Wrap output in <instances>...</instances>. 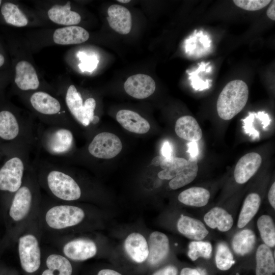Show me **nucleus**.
Returning <instances> with one entry per match:
<instances>
[{
	"instance_id": "b1692460",
	"label": "nucleus",
	"mask_w": 275,
	"mask_h": 275,
	"mask_svg": "<svg viewBox=\"0 0 275 275\" xmlns=\"http://www.w3.org/2000/svg\"><path fill=\"white\" fill-rule=\"evenodd\" d=\"M256 275H272L275 272L272 252L265 244L260 245L256 253Z\"/></svg>"
},
{
	"instance_id": "e433bc0d",
	"label": "nucleus",
	"mask_w": 275,
	"mask_h": 275,
	"mask_svg": "<svg viewBox=\"0 0 275 275\" xmlns=\"http://www.w3.org/2000/svg\"><path fill=\"white\" fill-rule=\"evenodd\" d=\"M96 102L94 98H88L84 102L83 105V126L87 127L92 124L94 117V111Z\"/></svg>"
},
{
	"instance_id": "cd10ccee",
	"label": "nucleus",
	"mask_w": 275,
	"mask_h": 275,
	"mask_svg": "<svg viewBox=\"0 0 275 275\" xmlns=\"http://www.w3.org/2000/svg\"><path fill=\"white\" fill-rule=\"evenodd\" d=\"M261 204V198L256 193H251L246 197L240 211L237 226L242 228L246 225L257 213Z\"/></svg>"
},
{
	"instance_id": "37998d69",
	"label": "nucleus",
	"mask_w": 275,
	"mask_h": 275,
	"mask_svg": "<svg viewBox=\"0 0 275 275\" xmlns=\"http://www.w3.org/2000/svg\"><path fill=\"white\" fill-rule=\"evenodd\" d=\"M188 150L190 157H197L199 153L198 146L196 142L191 141L187 144Z\"/></svg>"
},
{
	"instance_id": "aec40b11",
	"label": "nucleus",
	"mask_w": 275,
	"mask_h": 275,
	"mask_svg": "<svg viewBox=\"0 0 275 275\" xmlns=\"http://www.w3.org/2000/svg\"><path fill=\"white\" fill-rule=\"evenodd\" d=\"M177 229L182 235L195 241L202 240L208 234V231L201 221L186 215H181L179 219Z\"/></svg>"
},
{
	"instance_id": "de8ad7c7",
	"label": "nucleus",
	"mask_w": 275,
	"mask_h": 275,
	"mask_svg": "<svg viewBox=\"0 0 275 275\" xmlns=\"http://www.w3.org/2000/svg\"><path fill=\"white\" fill-rule=\"evenodd\" d=\"M180 275H201V274L195 269L186 267L181 270Z\"/></svg>"
},
{
	"instance_id": "a19ab883",
	"label": "nucleus",
	"mask_w": 275,
	"mask_h": 275,
	"mask_svg": "<svg viewBox=\"0 0 275 275\" xmlns=\"http://www.w3.org/2000/svg\"><path fill=\"white\" fill-rule=\"evenodd\" d=\"M178 269L174 265H168L155 271L152 275H177Z\"/></svg>"
},
{
	"instance_id": "7ed1b4c3",
	"label": "nucleus",
	"mask_w": 275,
	"mask_h": 275,
	"mask_svg": "<svg viewBox=\"0 0 275 275\" xmlns=\"http://www.w3.org/2000/svg\"><path fill=\"white\" fill-rule=\"evenodd\" d=\"M249 98V88L242 80L229 82L220 93L216 102L219 117L229 120L238 114L245 106Z\"/></svg>"
},
{
	"instance_id": "c85d7f7f",
	"label": "nucleus",
	"mask_w": 275,
	"mask_h": 275,
	"mask_svg": "<svg viewBox=\"0 0 275 275\" xmlns=\"http://www.w3.org/2000/svg\"><path fill=\"white\" fill-rule=\"evenodd\" d=\"M256 242V236L250 229L243 230L234 236L232 245L235 253L243 256L250 253Z\"/></svg>"
},
{
	"instance_id": "f3484780",
	"label": "nucleus",
	"mask_w": 275,
	"mask_h": 275,
	"mask_svg": "<svg viewBox=\"0 0 275 275\" xmlns=\"http://www.w3.org/2000/svg\"><path fill=\"white\" fill-rule=\"evenodd\" d=\"M89 38V34L83 28L71 25L59 28L55 30L53 40L55 43L60 45L79 44Z\"/></svg>"
},
{
	"instance_id": "4c0bfd02",
	"label": "nucleus",
	"mask_w": 275,
	"mask_h": 275,
	"mask_svg": "<svg viewBox=\"0 0 275 275\" xmlns=\"http://www.w3.org/2000/svg\"><path fill=\"white\" fill-rule=\"evenodd\" d=\"M235 5L244 10L248 11H256L260 10L268 5L270 0H234Z\"/></svg>"
},
{
	"instance_id": "1a4fd4ad",
	"label": "nucleus",
	"mask_w": 275,
	"mask_h": 275,
	"mask_svg": "<svg viewBox=\"0 0 275 275\" xmlns=\"http://www.w3.org/2000/svg\"><path fill=\"white\" fill-rule=\"evenodd\" d=\"M124 88L129 95L136 99H145L154 92L156 85L154 79L149 75L137 74L127 79Z\"/></svg>"
},
{
	"instance_id": "ea45409f",
	"label": "nucleus",
	"mask_w": 275,
	"mask_h": 275,
	"mask_svg": "<svg viewBox=\"0 0 275 275\" xmlns=\"http://www.w3.org/2000/svg\"><path fill=\"white\" fill-rule=\"evenodd\" d=\"M255 117L254 112L250 113L249 115L243 120V127L245 133L249 134L253 139L259 138V132L255 129L253 124Z\"/></svg>"
},
{
	"instance_id": "09e8293b",
	"label": "nucleus",
	"mask_w": 275,
	"mask_h": 275,
	"mask_svg": "<svg viewBox=\"0 0 275 275\" xmlns=\"http://www.w3.org/2000/svg\"><path fill=\"white\" fill-rule=\"evenodd\" d=\"M97 275H122L120 273L118 272L113 269H103L100 270Z\"/></svg>"
},
{
	"instance_id": "864d4df0",
	"label": "nucleus",
	"mask_w": 275,
	"mask_h": 275,
	"mask_svg": "<svg viewBox=\"0 0 275 275\" xmlns=\"http://www.w3.org/2000/svg\"><path fill=\"white\" fill-rule=\"evenodd\" d=\"M2 1L0 0V6H1V4H2Z\"/></svg>"
},
{
	"instance_id": "2f4dec72",
	"label": "nucleus",
	"mask_w": 275,
	"mask_h": 275,
	"mask_svg": "<svg viewBox=\"0 0 275 275\" xmlns=\"http://www.w3.org/2000/svg\"><path fill=\"white\" fill-rule=\"evenodd\" d=\"M197 69L188 72L189 79L194 89L203 91L209 88L212 80L204 78L207 74L211 72L212 67L210 63L202 62L198 64Z\"/></svg>"
},
{
	"instance_id": "a211bd4d",
	"label": "nucleus",
	"mask_w": 275,
	"mask_h": 275,
	"mask_svg": "<svg viewBox=\"0 0 275 275\" xmlns=\"http://www.w3.org/2000/svg\"><path fill=\"white\" fill-rule=\"evenodd\" d=\"M186 53L194 58L208 54L211 50V40L209 35L202 31L195 30L185 42Z\"/></svg>"
},
{
	"instance_id": "8fccbe9b",
	"label": "nucleus",
	"mask_w": 275,
	"mask_h": 275,
	"mask_svg": "<svg viewBox=\"0 0 275 275\" xmlns=\"http://www.w3.org/2000/svg\"><path fill=\"white\" fill-rule=\"evenodd\" d=\"M164 157L162 156H157L153 158L151 161V164L154 166H160V164Z\"/></svg>"
},
{
	"instance_id": "20e7f679",
	"label": "nucleus",
	"mask_w": 275,
	"mask_h": 275,
	"mask_svg": "<svg viewBox=\"0 0 275 275\" xmlns=\"http://www.w3.org/2000/svg\"><path fill=\"white\" fill-rule=\"evenodd\" d=\"M0 138L33 147L37 143V133L34 124L20 121L10 111L2 110L0 111Z\"/></svg>"
},
{
	"instance_id": "4be33fe9",
	"label": "nucleus",
	"mask_w": 275,
	"mask_h": 275,
	"mask_svg": "<svg viewBox=\"0 0 275 275\" xmlns=\"http://www.w3.org/2000/svg\"><path fill=\"white\" fill-rule=\"evenodd\" d=\"M47 14L52 22L59 24L71 26L78 24L81 21L80 15L71 10L70 2L64 6L56 5L52 6Z\"/></svg>"
},
{
	"instance_id": "423d86ee",
	"label": "nucleus",
	"mask_w": 275,
	"mask_h": 275,
	"mask_svg": "<svg viewBox=\"0 0 275 275\" xmlns=\"http://www.w3.org/2000/svg\"><path fill=\"white\" fill-rule=\"evenodd\" d=\"M84 217L85 213L79 207L59 205L51 208L47 212L45 219L50 227L61 229L79 224Z\"/></svg>"
},
{
	"instance_id": "f8f14e48",
	"label": "nucleus",
	"mask_w": 275,
	"mask_h": 275,
	"mask_svg": "<svg viewBox=\"0 0 275 275\" xmlns=\"http://www.w3.org/2000/svg\"><path fill=\"white\" fill-rule=\"evenodd\" d=\"M148 263L156 265L162 262L169 252V241L167 236L158 231L152 232L148 240Z\"/></svg>"
},
{
	"instance_id": "5701e85b",
	"label": "nucleus",
	"mask_w": 275,
	"mask_h": 275,
	"mask_svg": "<svg viewBox=\"0 0 275 275\" xmlns=\"http://www.w3.org/2000/svg\"><path fill=\"white\" fill-rule=\"evenodd\" d=\"M204 220L212 229L217 228L221 232L229 231L233 224L232 215L224 209L215 207L205 214Z\"/></svg>"
},
{
	"instance_id": "603ef678",
	"label": "nucleus",
	"mask_w": 275,
	"mask_h": 275,
	"mask_svg": "<svg viewBox=\"0 0 275 275\" xmlns=\"http://www.w3.org/2000/svg\"><path fill=\"white\" fill-rule=\"evenodd\" d=\"M118 2L122 3H127L130 2V0H118Z\"/></svg>"
},
{
	"instance_id": "7c9ffc66",
	"label": "nucleus",
	"mask_w": 275,
	"mask_h": 275,
	"mask_svg": "<svg viewBox=\"0 0 275 275\" xmlns=\"http://www.w3.org/2000/svg\"><path fill=\"white\" fill-rule=\"evenodd\" d=\"M47 269L42 275H71L72 265L65 257L57 254H52L46 259Z\"/></svg>"
},
{
	"instance_id": "bb28decb",
	"label": "nucleus",
	"mask_w": 275,
	"mask_h": 275,
	"mask_svg": "<svg viewBox=\"0 0 275 275\" xmlns=\"http://www.w3.org/2000/svg\"><path fill=\"white\" fill-rule=\"evenodd\" d=\"M65 102L72 116L80 125L83 126V99L80 93L73 85H70L67 90Z\"/></svg>"
},
{
	"instance_id": "473e14b6",
	"label": "nucleus",
	"mask_w": 275,
	"mask_h": 275,
	"mask_svg": "<svg viewBox=\"0 0 275 275\" xmlns=\"http://www.w3.org/2000/svg\"><path fill=\"white\" fill-rule=\"evenodd\" d=\"M1 13L5 21L8 24L17 27H22L28 23L27 17L13 3H4L1 8Z\"/></svg>"
},
{
	"instance_id": "c9c22d12",
	"label": "nucleus",
	"mask_w": 275,
	"mask_h": 275,
	"mask_svg": "<svg viewBox=\"0 0 275 275\" xmlns=\"http://www.w3.org/2000/svg\"><path fill=\"white\" fill-rule=\"evenodd\" d=\"M212 245L207 241H193L188 245L187 255L193 261L197 260L199 257L209 259L211 257Z\"/></svg>"
},
{
	"instance_id": "58836bf2",
	"label": "nucleus",
	"mask_w": 275,
	"mask_h": 275,
	"mask_svg": "<svg viewBox=\"0 0 275 275\" xmlns=\"http://www.w3.org/2000/svg\"><path fill=\"white\" fill-rule=\"evenodd\" d=\"M77 56L81 61V64L79 65V67L82 71L85 70L89 72L93 71L98 63V61L95 57L87 56L81 52H79Z\"/></svg>"
},
{
	"instance_id": "9d476101",
	"label": "nucleus",
	"mask_w": 275,
	"mask_h": 275,
	"mask_svg": "<svg viewBox=\"0 0 275 275\" xmlns=\"http://www.w3.org/2000/svg\"><path fill=\"white\" fill-rule=\"evenodd\" d=\"M262 163L261 155L250 152L241 157L234 169L235 181L239 184L246 182L258 171Z\"/></svg>"
},
{
	"instance_id": "6ab92c4d",
	"label": "nucleus",
	"mask_w": 275,
	"mask_h": 275,
	"mask_svg": "<svg viewBox=\"0 0 275 275\" xmlns=\"http://www.w3.org/2000/svg\"><path fill=\"white\" fill-rule=\"evenodd\" d=\"M124 248L128 256L136 263H142L148 258V243L140 233H132L129 235L125 240Z\"/></svg>"
},
{
	"instance_id": "412c9836",
	"label": "nucleus",
	"mask_w": 275,
	"mask_h": 275,
	"mask_svg": "<svg viewBox=\"0 0 275 275\" xmlns=\"http://www.w3.org/2000/svg\"><path fill=\"white\" fill-rule=\"evenodd\" d=\"M175 131L179 138L189 142L198 141L203 135L198 122L190 116L180 117L175 123Z\"/></svg>"
},
{
	"instance_id": "2eb2a0df",
	"label": "nucleus",
	"mask_w": 275,
	"mask_h": 275,
	"mask_svg": "<svg viewBox=\"0 0 275 275\" xmlns=\"http://www.w3.org/2000/svg\"><path fill=\"white\" fill-rule=\"evenodd\" d=\"M33 195L29 187L21 185L15 193L11 205L9 215L15 221L23 219L29 212Z\"/></svg>"
},
{
	"instance_id": "dca6fc26",
	"label": "nucleus",
	"mask_w": 275,
	"mask_h": 275,
	"mask_svg": "<svg viewBox=\"0 0 275 275\" xmlns=\"http://www.w3.org/2000/svg\"><path fill=\"white\" fill-rule=\"evenodd\" d=\"M116 119L124 128L133 133H146L150 128L147 120L130 110H120L117 113Z\"/></svg>"
},
{
	"instance_id": "ddd939ff",
	"label": "nucleus",
	"mask_w": 275,
	"mask_h": 275,
	"mask_svg": "<svg viewBox=\"0 0 275 275\" xmlns=\"http://www.w3.org/2000/svg\"><path fill=\"white\" fill-rule=\"evenodd\" d=\"M14 81L18 88L22 91L35 90L40 85L34 67L30 62L24 60L19 61L15 66Z\"/></svg>"
},
{
	"instance_id": "79ce46f5",
	"label": "nucleus",
	"mask_w": 275,
	"mask_h": 275,
	"mask_svg": "<svg viewBox=\"0 0 275 275\" xmlns=\"http://www.w3.org/2000/svg\"><path fill=\"white\" fill-rule=\"evenodd\" d=\"M256 116L261 121L263 125V128H265L270 122V119L268 115L265 112H259L256 113Z\"/></svg>"
},
{
	"instance_id": "49530a36",
	"label": "nucleus",
	"mask_w": 275,
	"mask_h": 275,
	"mask_svg": "<svg viewBox=\"0 0 275 275\" xmlns=\"http://www.w3.org/2000/svg\"><path fill=\"white\" fill-rule=\"evenodd\" d=\"M274 8H275V1H273L271 3L266 12V14H267V17L273 21L275 20Z\"/></svg>"
},
{
	"instance_id": "c03bdc74",
	"label": "nucleus",
	"mask_w": 275,
	"mask_h": 275,
	"mask_svg": "<svg viewBox=\"0 0 275 275\" xmlns=\"http://www.w3.org/2000/svg\"><path fill=\"white\" fill-rule=\"evenodd\" d=\"M161 153L162 156L165 158L171 156L172 148L169 142L166 141L163 143L161 148Z\"/></svg>"
},
{
	"instance_id": "a18cd8bd",
	"label": "nucleus",
	"mask_w": 275,
	"mask_h": 275,
	"mask_svg": "<svg viewBox=\"0 0 275 275\" xmlns=\"http://www.w3.org/2000/svg\"><path fill=\"white\" fill-rule=\"evenodd\" d=\"M268 201L271 206L275 208V183L274 182L271 186L268 192Z\"/></svg>"
},
{
	"instance_id": "c756f323",
	"label": "nucleus",
	"mask_w": 275,
	"mask_h": 275,
	"mask_svg": "<svg viewBox=\"0 0 275 275\" xmlns=\"http://www.w3.org/2000/svg\"><path fill=\"white\" fill-rule=\"evenodd\" d=\"M184 170L178 175L171 179L169 186L172 189L180 188L191 182L197 177L198 172L197 157H190Z\"/></svg>"
},
{
	"instance_id": "3c124183",
	"label": "nucleus",
	"mask_w": 275,
	"mask_h": 275,
	"mask_svg": "<svg viewBox=\"0 0 275 275\" xmlns=\"http://www.w3.org/2000/svg\"><path fill=\"white\" fill-rule=\"evenodd\" d=\"M5 62V58L4 56L0 53V67H2Z\"/></svg>"
},
{
	"instance_id": "39448f33",
	"label": "nucleus",
	"mask_w": 275,
	"mask_h": 275,
	"mask_svg": "<svg viewBox=\"0 0 275 275\" xmlns=\"http://www.w3.org/2000/svg\"><path fill=\"white\" fill-rule=\"evenodd\" d=\"M30 104L48 126H60L70 129V125L61 116L62 106L59 101L49 94L38 91L30 97Z\"/></svg>"
},
{
	"instance_id": "f257e3e1",
	"label": "nucleus",
	"mask_w": 275,
	"mask_h": 275,
	"mask_svg": "<svg viewBox=\"0 0 275 275\" xmlns=\"http://www.w3.org/2000/svg\"><path fill=\"white\" fill-rule=\"evenodd\" d=\"M32 146L18 143L14 154L0 168V190L16 193L21 186L24 175L32 166L30 160Z\"/></svg>"
},
{
	"instance_id": "393cba45",
	"label": "nucleus",
	"mask_w": 275,
	"mask_h": 275,
	"mask_svg": "<svg viewBox=\"0 0 275 275\" xmlns=\"http://www.w3.org/2000/svg\"><path fill=\"white\" fill-rule=\"evenodd\" d=\"M210 197L209 191L201 187H193L182 191L178 196V200L190 206L203 207L207 204Z\"/></svg>"
},
{
	"instance_id": "f03ea898",
	"label": "nucleus",
	"mask_w": 275,
	"mask_h": 275,
	"mask_svg": "<svg viewBox=\"0 0 275 275\" xmlns=\"http://www.w3.org/2000/svg\"><path fill=\"white\" fill-rule=\"evenodd\" d=\"M37 129V143L46 154L62 160L73 150L74 141L71 129L60 126Z\"/></svg>"
},
{
	"instance_id": "6e6552de",
	"label": "nucleus",
	"mask_w": 275,
	"mask_h": 275,
	"mask_svg": "<svg viewBox=\"0 0 275 275\" xmlns=\"http://www.w3.org/2000/svg\"><path fill=\"white\" fill-rule=\"evenodd\" d=\"M18 251L22 269L29 273L36 271L41 263L40 250L37 238L31 234L21 237Z\"/></svg>"
},
{
	"instance_id": "0eeeda50",
	"label": "nucleus",
	"mask_w": 275,
	"mask_h": 275,
	"mask_svg": "<svg viewBox=\"0 0 275 275\" xmlns=\"http://www.w3.org/2000/svg\"><path fill=\"white\" fill-rule=\"evenodd\" d=\"M120 139L114 133L102 132L96 134L88 146V151L92 156L100 159H111L122 150Z\"/></svg>"
},
{
	"instance_id": "9b49d317",
	"label": "nucleus",
	"mask_w": 275,
	"mask_h": 275,
	"mask_svg": "<svg viewBox=\"0 0 275 275\" xmlns=\"http://www.w3.org/2000/svg\"><path fill=\"white\" fill-rule=\"evenodd\" d=\"M107 20L109 26L116 32L126 35L132 27V17L130 11L125 7L113 5L107 10Z\"/></svg>"
},
{
	"instance_id": "72a5a7b5",
	"label": "nucleus",
	"mask_w": 275,
	"mask_h": 275,
	"mask_svg": "<svg viewBox=\"0 0 275 275\" xmlns=\"http://www.w3.org/2000/svg\"><path fill=\"white\" fill-rule=\"evenodd\" d=\"M257 227L265 244L273 248L275 245V227L272 218L262 215L257 221Z\"/></svg>"
},
{
	"instance_id": "a878e982",
	"label": "nucleus",
	"mask_w": 275,
	"mask_h": 275,
	"mask_svg": "<svg viewBox=\"0 0 275 275\" xmlns=\"http://www.w3.org/2000/svg\"><path fill=\"white\" fill-rule=\"evenodd\" d=\"M187 164V160L183 158L164 157L160 164L162 170L158 173V177L162 180H171L181 173Z\"/></svg>"
},
{
	"instance_id": "4468645a",
	"label": "nucleus",
	"mask_w": 275,
	"mask_h": 275,
	"mask_svg": "<svg viewBox=\"0 0 275 275\" xmlns=\"http://www.w3.org/2000/svg\"><path fill=\"white\" fill-rule=\"evenodd\" d=\"M63 252L68 258L76 261H82L94 257L97 253L95 243L90 240L79 239L66 243Z\"/></svg>"
},
{
	"instance_id": "f704fd0d",
	"label": "nucleus",
	"mask_w": 275,
	"mask_h": 275,
	"mask_svg": "<svg viewBox=\"0 0 275 275\" xmlns=\"http://www.w3.org/2000/svg\"><path fill=\"white\" fill-rule=\"evenodd\" d=\"M215 259L217 267L221 270H228L235 263L233 254L224 242L217 245Z\"/></svg>"
}]
</instances>
